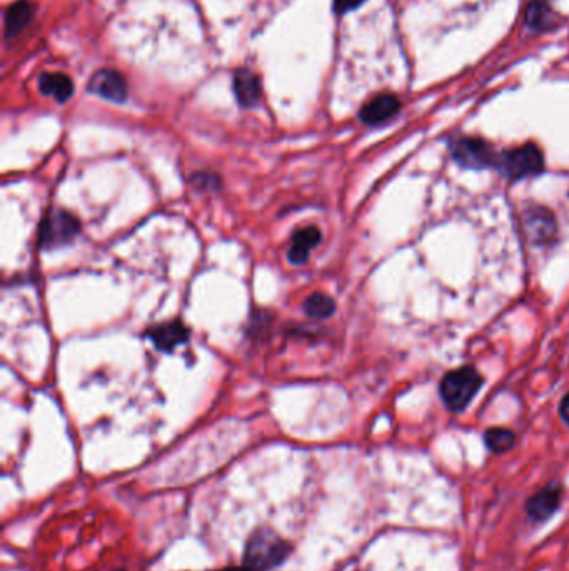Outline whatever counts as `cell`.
<instances>
[{"label":"cell","mask_w":569,"mask_h":571,"mask_svg":"<svg viewBox=\"0 0 569 571\" xmlns=\"http://www.w3.org/2000/svg\"><path fill=\"white\" fill-rule=\"evenodd\" d=\"M484 385V378L473 366H463L444 374L439 385V395L444 406L453 413H459L468 408L474 396Z\"/></svg>","instance_id":"1"},{"label":"cell","mask_w":569,"mask_h":571,"mask_svg":"<svg viewBox=\"0 0 569 571\" xmlns=\"http://www.w3.org/2000/svg\"><path fill=\"white\" fill-rule=\"evenodd\" d=\"M291 553V545L274 531L259 530L246 546V565L252 570L269 571L281 565Z\"/></svg>","instance_id":"2"},{"label":"cell","mask_w":569,"mask_h":571,"mask_svg":"<svg viewBox=\"0 0 569 571\" xmlns=\"http://www.w3.org/2000/svg\"><path fill=\"white\" fill-rule=\"evenodd\" d=\"M494 169L509 181H521L524 177L539 176L544 171V156L536 144L509 149L496 156Z\"/></svg>","instance_id":"3"},{"label":"cell","mask_w":569,"mask_h":571,"mask_svg":"<svg viewBox=\"0 0 569 571\" xmlns=\"http://www.w3.org/2000/svg\"><path fill=\"white\" fill-rule=\"evenodd\" d=\"M81 233V223L66 209L52 208L39 226V248L54 249L71 244Z\"/></svg>","instance_id":"4"},{"label":"cell","mask_w":569,"mask_h":571,"mask_svg":"<svg viewBox=\"0 0 569 571\" xmlns=\"http://www.w3.org/2000/svg\"><path fill=\"white\" fill-rule=\"evenodd\" d=\"M449 152L459 166L464 169H474V171L494 167L496 156H498L489 142L479 137L468 136L458 137L449 142Z\"/></svg>","instance_id":"5"},{"label":"cell","mask_w":569,"mask_h":571,"mask_svg":"<svg viewBox=\"0 0 569 571\" xmlns=\"http://www.w3.org/2000/svg\"><path fill=\"white\" fill-rule=\"evenodd\" d=\"M189 334L191 331L186 324L179 319H172L166 323L154 324L152 328L147 329L146 338L162 353H171L189 341Z\"/></svg>","instance_id":"6"},{"label":"cell","mask_w":569,"mask_h":571,"mask_svg":"<svg viewBox=\"0 0 569 571\" xmlns=\"http://www.w3.org/2000/svg\"><path fill=\"white\" fill-rule=\"evenodd\" d=\"M89 91L107 101L124 102L127 97V81L122 74L112 69H102L91 77Z\"/></svg>","instance_id":"7"},{"label":"cell","mask_w":569,"mask_h":571,"mask_svg":"<svg viewBox=\"0 0 569 571\" xmlns=\"http://www.w3.org/2000/svg\"><path fill=\"white\" fill-rule=\"evenodd\" d=\"M401 109V101L393 94H381L366 104L359 112V119L368 126H379L393 119Z\"/></svg>","instance_id":"8"},{"label":"cell","mask_w":569,"mask_h":571,"mask_svg":"<svg viewBox=\"0 0 569 571\" xmlns=\"http://www.w3.org/2000/svg\"><path fill=\"white\" fill-rule=\"evenodd\" d=\"M321 241H323V233L316 226L298 229L291 239V248L288 251L289 263L294 266H303L308 263L309 256L314 249L318 248Z\"/></svg>","instance_id":"9"},{"label":"cell","mask_w":569,"mask_h":571,"mask_svg":"<svg viewBox=\"0 0 569 571\" xmlns=\"http://www.w3.org/2000/svg\"><path fill=\"white\" fill-rule=\"evenodd\" d=\"M234 94L239 106L254 107L259 104L262 96L261 79L251 69H239L234 76Z\"/></svg>","instance_id":"10"},{"label":"cell","mask_w":569,"mask_h":571,"mask_svg":"<svg viewBox=\"0 0 569 571\" xmlns=\"http://www.w3.org/2000/svg\"><path fill=\"white\" fill-rule=\"evenodd\" d=\"M526 231L536 244L549 243L556 234V221L548 209H529L526 213Z\"/></svg>","instance_id":"11"},{"label":"cell","mask_w":569,"mask_h":571,"mask_svg":"<svg viewBox=\"0 0 569 571\" xmlns=\"http://www.w3.org/2000/svg\"><path fill=\"white\" fill-rule=\"evenodd\" d=\"M559 501H561V488L558 485L546 486L528 501L526 510L534 521L548 520L549 516L558 510Z\"/></svg>","instance_id":"12"},{"label":"cell","mask_w":569,"mask_h":571,"mask_svg":"<svg viewBox=\"0 0 569 571\" xmlns=\"http://www.w3.org/2000/svg\"><path fill=\"white\" fill-rule=\"evenodd\" d=\"M39 89L44 96H52L62 104L69 101L74 94V82L62 72H46L39 77Z\"/></svg>","instance_id":"13"},{"label":"cell","mask_w":569,"mask_h":571,"mask_svg":"<svg viewBox=\"0 0 569 571\" xmlns=\"http://www.w3.org/2000/svg\"><path fill=\"white\" fill-rule=\"evenodd\" d=\"M34 17V7L29 0H19L9 7L6 14V37L12 39L21 34Z\"/></svg>","instance_id":"14"},{"label":"cell","mask_w":569,"mask_h":571,"mask_svg":"<svg viewBox=\"0 0 569 571\" xmlns=\"http://www.w3.org/2000/svg\"><path fill=\"white\" fill-rule=\"evenodd\" d=\"M526 24L536 31H546L556 26V14L549 6V0H531L526 9Z\"/></svg>","instance_id":"15"},{"label":"cell","mask_w":569,"mask_h":571,"mask_svg":"<svg viewBox=\"0 0 569 571\" xmlns=\"http://www.w3.org/2000/svg\"><path fill=\"white\" fill-rule=\"evenodd\" d=\"M304 313L313 319H328L333 316L336 311V303L328 294L313 293L309 294L303 304Z\"/></svg>","instance_id":"16"},{"label":"cell","mask_w":569,"mask_h":571,"mask_svg":"<svg viewBox=\"0 0 569 571\" xmlns=\"http://www.w3.org/2000/svg\"><path fill=\"white\" fill-rule=\"evenodd\" d=\"M484 443L493 453H506L516 443V435L506 428H491L484 433Z\"/></svg>","instance_id":"17"},{"label":"cell","mask_w":569,"mask_h":571,"mask_svg":"<svg viewBox=\"0 0 569 571\" xmlns=\"http://www.w3.org/2000/svg\"><path fill=\"white\" fill-rule=\"evenodd\" d=\"M191 182L201 191H216L221 187V177L212 172H196L192 174Z\"/></svg>","instance_id":"18"},{"label":"cell","mask_w":569,"mask_h":571,"mask_svg":"<svg viewBox=\"0 0 569 571\" xmlns=\"http://www.w3.org/2000/svg\"><path fill=\"white\" fill-rule=\"evenodd\" d=\"M364 2H366V0H334V9H336L339 14H346V12L358 9Z\"/></svg>","instance_id":"19"},{"label":"cell","mask_w":569,"mask_h":571,"mask_svg":"<svg viewBox=\"0 0 569 571\" xmlns=\"http://www.w3.org/2000/svg\"><path fill=\"white\" fill-rule=\"evenodd\" d=\"M559 415L563 418L564 423L569 426V393L564 396L561 400V405H559Z\"/></svg>","instance_id":"20"},{"label":"cell","mask_w":569,"mask_h":571,"mask_svg":"<svg viewBox=\"0 0 569 571\" xmlns=\"http://www.w3.org/2000/svg\"><path fill=\"white\" fill-rule=\"evenodd\" d=\"M221 571H256L252 570L251 566H231V568H224Z\"/></svg>","instance_id":"21"}]
</instances>
